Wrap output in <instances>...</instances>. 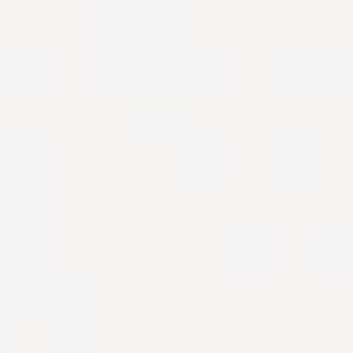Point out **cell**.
Here are the masks:
<instances>
[{"mask_svg": "<svg viewBox=\"0 0 353 353\" xmlns=\"http://www.w3.org/2000/svg\"><path fill=\"white\" fill-rule=\"evenodd\" d=\"M270 165H276L281 176H309V171L320 165V143H314L309 132H281V138L270 143Z\"/></svg>", "mask_w": 353, "mask_h": 353, "instance_id": "obj_6", "label": "cell"}, {"mask_svg": "<svg viewBox=\"0 0 353 353\" xmlns=\"http://www.w3.org/2000/svg\"><path fill=\"white\" fill-rule=\"evenodd\" d=\"M0 176L17 193H50V143L44 138H11L6 160H0Z\"/></svg>", "mask_w": 353, "mask_h": 353, "instance_id": "obj_3", "label": "cell"}, {"mask_svg": "<svg viewBox=\"0 0 353 353\" xmlns=\"http://www.w3.org/2000/svg\"><path fill=\"white\" fill-rule=\"evenodd\" d=\"M11 199H17V188H11V182H6V176H0V221H6V215H11Z\"/></svg>", "mask_w": 353, "mask_h": 353, "instance_id": "obj_10", "label": "cell"}, {"mask_svg": "<svg viewBox=\"0 0 353 353\" xmlns=\"http://www.w3.org/2000/svg\"><path fill=\"white\" fill-rule=\"evenodd\" d=\"M270 72L292 88H353V44H325V50L287 44L270 55Z\"/></svg>", "mask_w": 353, "mask_h": 353, "instance_id": "obj_1", "label": "cell"}, {"mask_svg": "<svg viewBox=\"0 0 353 353\" xmlns=\"http://www.w3.org/2000/svg\"><path fill=\"white\" fill-rule=\"evenodd\" d=\"M182 165L193 176H221L226 171V138L221 132H188L182 138Z\"/></svg>", "mask_w": 353, "mask_h": 353, "instance_id": "obj_7", "label": "cell"}, {"mask_svg": "<svg viewBox=\"0 0 353 353\" xmlns=\"http://www.w3.org/2000/svg\"><path fill=\"white\" fill-rule=\"evenodd\" d=\"M17 309H11V292H6V276H0V336H6V320H11Z\"/></svg>", "mask_w": 353, "mask_h": 353, "instance_id": "obj_9", "label": "cell"}, {"mask_svg": "<svg viewBox=\"0 0 353 353\" xmlns=\"http://www.w3.org/2000/svg\"><path fill=\"white\" fill-rule=\"evenodd\" d=\"M314 254L331 270H353V226H320L314 232Z\"/></svg>", "mask_w": 353, "mask_h": 353, "instance_id": "obj_8", "label": "cell"}, {"mask_svg": "<svg viewBox=\"0 0 353 353\" xmlns=\"http://www.w3.org/2000/svg\"><path fill=\"white\" fill-rule=\"evenodd\" d=\"M50 336H55L61 353H88V342H94V298L50 309Z\"/></svg>", "mask_w": 353, "mask_h": 353, "instance_id": "obj_4", "label": "cell"}, {"mask_svg": "<svg viewBox=\"0 0 353 353\" xmlns=\"http://www.w3.org/2000/svg\"><path fill=\"white\" fill-rule=\"evenodd\" d=\"M226 254H232V265H265L270 254H276V232L265 226V221H237V226H226Z\"/></svg>", "mask_w": 353, "mask_h": 353, "instance_id": "obj_5", "label": "cell"}, {"mask_svg": "<svg viewBox=\"0 0 353 353\" xmlns=\"http://www.w3.org/2000/svg\"><path fill=\"white\" fill-rule=\"evenodd\" d=\"M154 72H165L171 83H182V88H221L226 83V55L215 50V44H176L165 61H154Z\"/></svg>", "mask_w": 353, "mask_h": 353, "instance_id": "obj_2", "label": "cell"}]
</instances>
